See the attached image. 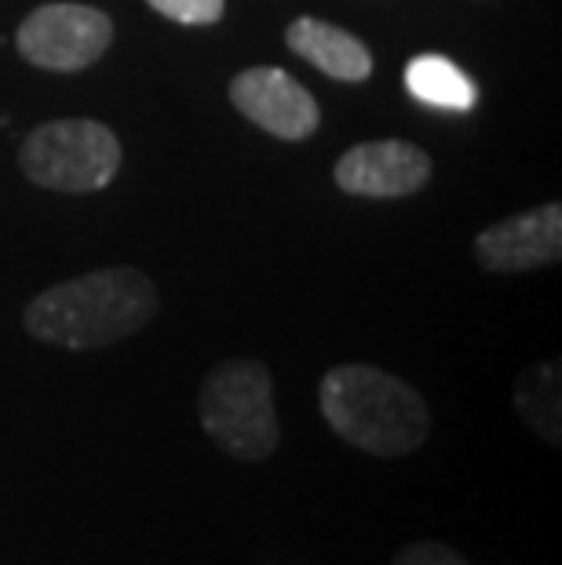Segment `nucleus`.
Returning a JSON list of instances; mask_svg holds the SVG:
<instances>
[{
  "label": "nucleus",
  "mask_w": 562,
  "mask_h": 565,
  "mask_svg": "<svg viewBox=\"0 0 562 565\" xmlns=\"http://www.w3.org/2000/svg\"><path fill=\"white\" fill-rule=\"evenodd\" d=\"M153 315H158V288L147 274L110 267L44 288L26 307L22 321L41 343L95 351L147 329Z\"/></svg>",
  "instance_id": "f257e3e1"
},
{
  "label": "nucleus",
  "mask_w": 562,
  "mask_h": 565,
  "mask_svg": "<svg viewBox=\"0 0 562 565\" xmlns=\"http://www.w3.org/2000/svg\"><path fill=\"white\" fill-rule=\"evenodd\" d=\"M321 416L362 452L405 456L432 430V408L410 383L373 365H337L321 380Z\"/></svg>",
  "instance_id": "f03ea898"
},
{
  "label": "nucleus",
  "mask_w": 562,
  "mask_h": 565,
  "mask_svg": "<svg viewBox=\"0 0 562 565\" xmlns=\"http://www.w3.org/2000/svg\"><path fill=\"white\" fill-rule=\"evenodd\" d=\"M198 416L205 435L237 460H267L278 449L282 427L271 372L253 358H231L209 372L198 394Z\"/></svg>",
  "instance_id": "7ed1b4c3"
},
{
  "label": "nucleus",
  "mask_w": 562,
  "mask_h": 565,
  "mask_svg": "<svg viewBox=\"0 0 562 565\" xmlns=\"http://www.w3.org/2000/svg\"><path fill=\"white\" fill-rule=\"evenodd\" d=\"M19 164L30 183L63 190V194H92L110 186L121 168V142L106 125L88 117H66L33 128L22 142Z\"/></svg>",
  "instance_id": "20e7f679"
},
{
  "label": "nucleus",
  "mask_w": 562,
  "mask_h": 565,
  "mask_svg": "<svg viewBox=\"0 0 562 565\" xmlns=\"http://www.w3.org/2000/svg\"><path fill=\"white\" fill-rule=\"evenodd\" d=\"M114 41V22L88 4H44L22 19L15 33L19 55L41 70L77 74L99 63Z\"/></svg>",
  "instance_id": "39448f33"
},
{
  "label": "nucleus",
  "mask_w": 562,
  "mask_h": 565,
  "mask_svg": "<svg viewBox=\"0 0 562 565\" xmlns=\"http://www.w3.org/2000/svg\"><path fill=\"white\" fill-rule=\"evenodd\" d=\"M231 103L237 106V114H245L253 125L285 142H300L315 136L321 121L315 95L296 77L274 66L242 70L231 81Z\"/></svg>",
  "instance_id": "423d86ee"
},
{
  "label": "nucleus",
  "mask_w": 562,
  "mask_h": 565,
  "mask_svg": "<svg viewBox=\"0 0 562 565\" xmlns=\"http://www.w3.org/2000/svg\"><path fill=\"white\" fill-rule=\"evenodd\" d=\"M332 179L354 198H410L432 179V158L405 139L358 142L337 161Z\"/></svg>",
  "instance_id": "0eeeda50"
},
{
  "label": "nucleus",
  "mask_w": 562,
  "mask_h": 565,
  "mask_svg": "<svg viewBox=\"0 0 562 565\" xmlns=\"http://www.w3.org/2000/svg\"><path fill=\"white\" fill-rule=\"evenodd\" d=\"M475 252L478 263L497 274H526L552 267L562 256V209L552 201L486 226L475 237Z\"/></svg>",
  "instance_id": "6e6552de"
},
{
  "label": "nucleus",
  "mask_w": 562,
  "mask_h": 565,
  "mask_svg": "<svg viewBox=\"0 0 562 565\" xmlns=\"http://www.w3.org/2000/svg\"><path fill=\"white\" fill-rule=\"evenodd\" d=\"M285 44L293 47L296 55L315 63L321 74L347 81V84H358L373 74V55L369 47L347 33L340 26H329L321 19H296L289 30H285Z\"/></svg>",
  "instance_id": "1a4fd4ad"
},
{
  "label": "nucleus",
  "mask_w": 562,
  "mask_h": 565,
  "mask_svg": "<svg viewBox=\"0 0 562 565\" xmlns=\"http://www.w3.org/2000/svg\"><path fill=\"white\" fill-rule=\"evenodd\" d=\"M405 88H410L413 99H421L427 106H442V110L464 114L478 103L475 81L460 66H453L446 55L435 52L410 58V66H405Z\"/></svg>",
  "instance_id": "9d476101"
},
{
  "label": "nucleus",
  "mask_w": 562,
  "mask_h": 565,
  "mask_svg": "<svg viewBox=\"0 0 562 565\" xmlns=\"http://www.w3.org/2000/svg\"><path fill=\"white\" fill-rule=\"evenodd\" d=\"M147 4L161 11L165 19L183 22V26H209L223 15V0H147Z\"/></svg>",
  "instance_id": "9b49d317"
},
{
  "label": "nucleus",
  "mask_w": 562,
  "mask_h": 565,
  "mask_svg": "<svg viewBox=\"0 0 562 565\" xmlns=\"http://www.w3.org/2000/svg\"><path fill=\"white\" fill-rule=\"evenodd\" d=\"M391 565H471L468 558H460L457 551L446 544H435V540H421V544H410L399 551V558Z\"/></svg>",
  "instance_id": "f8f14e48"
}]
</instances>
